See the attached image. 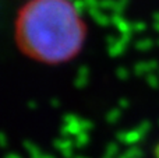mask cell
<instances>
[{
    "label": "cell",
    "instance_id": "cell-1",
    "mask_svg": "<svg viewBox=\"0 0 159 158\" xmlns=\"http://www.w3.org/2000/svg\"><path fill=\"white\" fill-rule=\"evenodd\" d=\"M14 38L27 58L61 64L81 52L87 24L71 0H27L17 13Z\"/></svg>",
    "mask_w": 159,
    "mask_h": 158
}]
</instances>
